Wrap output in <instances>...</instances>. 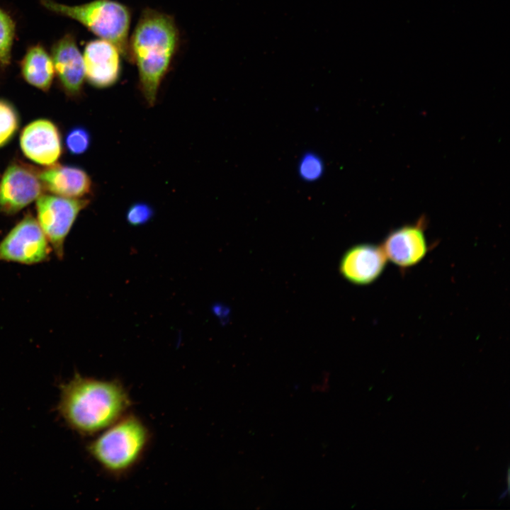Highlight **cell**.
<instances>
[{
	"label": "cell",
	"mask_w": 510,
	"mask_h": 510,
	"mask_svg": "<svg viewBox=\"0 0 510 510\" xmlns=\"http://www.w3.org/2000/svg\"><path fill=\"white\" fill-rule=\"evenodd\" d=\"M132 400L117 379L102 380L76 373L60 385L57 411L82 436L98 434L128 413Z\"/></svg>",
	"instance_id": "cell-1"
},
{
	"label": "cell",
	"mask_w": 510,
	"mask_h": 510,
	"mask_svg": "<svg viewBox=\"0 0 510 510\" xmlns=\"http://www.w3.org/2000/svg\"><path fill=\"white\" fill-rule=\"evenodd\" d=\"M174 18L151 8L142 10L129 40L132 63H135L139 87L149 107L155 105L162 81L179 46Z\"/></svg>",
	"instance_id": "cell-2"
},
{
	"label": "cell",
	"mask_w": 510,
	"mask_h": 510,
	"mask_svg": "<svg viewBox=\"0 0 510 510\" xmlns=\"http://www.w3.org/2000/svg\"><path fill=\"white\" fill-rule=\"evenodd\" d=\"M151 439L143 421L127 413L90 441L86 450L106 474L120 478L140 463Z\"/></svg>",
	"instance_id": "cell-3"
},
{
	"label": "cell",
	"mask_w": 510,
	"mask_h": 510,
	"mask_svg": "<svg viewBox=\"0 0 510 510\" xmlns=\"http://www.w3.org/2000/svg\"><path fill=\"white\" fill-rule=\"evenodd\" d=\"M47 10L75 20L101 39L113 44L121 56L132 63L129 46L131 11L114 0H94L80 5L69 6L52 0H42Z\"/></svg>",
	"instance_id": "cell-4"
},
{
	"label": "cell",
	"mask_w": 510,
	"mask_h": 510,
	"mask_svg": "<svg viewBox=\"0 0 510 510\" xmlns=\"http://www.w3.org/2000/svg\"><path fill=\"white\" fill-rule=\"evenodd\" d=\"M87 198L41 195L36 200L37 221L56 256L64 255V242L79 213L88 207Z\"/></svg>",
	"instance_id": "cell-5"
},
{
	"label": "cell",
	"mask_w": 510,
	"mask_h": 510,
	"mask_svg": "<svg viewBox=\"0 0 510 510\" xmlns=\"http://www.w3.org/2000/svg\"><path fill=\"white\" fill-rule=\"evenodd\" d=\"M52 251L36 218L27 214L0 242V261L40 264L50 259Z\"/></svg>",
	"instance_id": "cell-6"
},
{
	"label": "cell",
	"mask_w": 510,
	"mask_h": 510,
	"mask_svg": "<svg viewBox=\"0 0 510 510\" xmlns=\"http://www.w3.org/2000/svg\"><path fill=\"white\" fill-rule=\"evenodd\" d=\"M39 173L31 167L13 163L0 183V212L13 215L37 200L43 191Z\"/></svg>",
	"instance_id": "cell-7"
},
{
	"label": "cell",
	"mask_w": 510,
	"mask_h": 510,
	"mask_svg": "<svg viewBox=\"0 0 510 510\" xmlns=\"http://www.w3.org/2000/svg\"><path fill=\"white\" fill-rule=\"evenodd\" d=\"M426 222L421 217L415 223L393 230L385 237L381 246L387 260L402 271L416 266L426 256L429 246Z\"/></svg>",
	"instance_id": "cell-8"
},
{
	"label": "cell",
	"mask_w": 510,
	"mask_h": 510,
	"mask_svg": "<svg viewBox=\"0 0 510 510\" xmlns=\"http://www.w3.org/2000/svg\"><path fill=\"white\" fill-rule=\"evenodd\" d=\"M388 260L381 245L363 243L352 246L343 254L339 264L341 275L356 285H368L383 273Z\"/></svg>",
	"instance_id": "cell-9"
},
{
	"label": "cell",
	"mask_w": 510,
	"mask_h": 510,
	"mask_svg": "<svg viewBox=\"0 0 510 510\" xmlns=\"http://www.w3.org/2000/svg\"><path fill=\"white\" fill-rule=\"evenodd\" d=\"M20 147L23 154L32 162L42 166L54 165L62 149L59 129L49 120H35L22 130Z\"/></svg>",
	"instance_id": "cell-10"
},
{
	"label": "cell",
	"mask_w": 510,
	"mask_h": 510,
	"mask_svg": "<svg viewBox=\"0 0 510 510\" xmlns=\"http://www.w3.org/2000/svg\"><path fill=\"white\" fill-rule=\"evenodd\" d=\"M120 55L118 49L107 40L100 38L89 41L83 55L88 82L98 89L115 84L121 74Z\"/></svg>",
	"instance_id": "cell-11"
},
{
	"label": "cell",
	"mask_w": 510,
	"mask_h": 510,
	"mask_svg": "<svg viewBox=\"0 0 510 510\" xmlns=\"http://www.w3.org/2000/svg\"><path fill=\"white\" fill-rule=\"evenodd\" d=\"M55 73L64 89L71 96L81 94L85 79L83 55L73 35L66 34L52 47Z\"/></svg>",
	"instance_id": "cell-12"
},
{
	"label": "cell",
	"mask_w": 510,
	"mask_h": 510,
	"mask_svg": "<svg viewBox=\"0 0 510 510\" xmlns=\"http://www.w3.org/2000/svg\"><path fill=\"white\" fill-rule=\"evenodd\" d=\"M39 177L44 189L62 197L82 198L92 190L90 176L76 166L55 164L40 171Z\"/></svg>",
	"instance_id": "cell-13"
},
{
	"label": "cell",
	"mask_w": 510,
	"mask_h": 510,
	"mask_svg": "<svg viewBox=\"0 0 510 510\" xmlns=\"http://www.w3.org/2000/svg\"><path fill=\"white\" fill-rule=\"evenodd\" d=\"M23 79L30 85L47 91L50 88L55 71L52 57L41 45L30 47L21 62Z\"/></svg>",
	"instance_id": "cell-14"
},
{
	"label": "cell",
	"mask_w": 510,
	"mask_h": 510,
	"mask_svg": "<svg viewBox=\"0 0 510 510\" xmlns=\"http://www.w3.org/2000/svg\"><path fill=\"white\" fill-rule=\"evenodd\" d=\"M19 126V117L15 107L0 99V147L6 145L15 135Z\"/></svg>",
	"instance_id": "cell-15"
},
{
	"label": "cell",
	"mask_w": 510,
	"mask_h": 510,
	"mask_svg": "<svg viewBox=\"0 0 510 510\" xmlns=\"http://www.w3.org/2000/svg\"><path fill=\"white\" fill-rule=\"evenodd\" d=\"M298 171L300 178L304 181H317L324 174V164L317 154L306 152L299 160Z\"/></svg>",
	"instance_id": "cell-16"
},
{
	"label": "cell",
	"mask_w": 510,
	"mask_h": 510,
	"mask_svg": "<svg viewBox=\"0 0 510 510\" xmlns=\"http://www.w3.org/2000/svg\"><path fill=\"white\" fill-rule=\"evenodd\" d=\"M15 26L10 16L0 8V64L10 62Z\"/></svg>",
	"instance_id": "cell-17"
},
{
	"label": "cell",
	"mask_w": 510,
	"mask_h": 510,
	"mask_svg": "<svg viewBox=\"0 0 510 510\" xmlns=\"http://www.w3.org/2000/svg\"><path fill=\"white\" fill-rule=\"evenodd\" d=\"M90 144V133L83 127H74L66 135V147L72 154L79 155L85 153L89 148Z\"/></svg>",
	"instance_id": "cell-18"
},
{
	"label": "cell",
	"mask_w": 510,
	"mask_h": 510,
	"mask_svg": "<svg viewBox=\"0 0 510 510\" xmlns=\"http://www.w3.org/2000/svg\"><path fill=\"white\" fill-rule=\"evenodd\" d=\"M154 215V210L149 204L135 203L130 206L126 212V220L132 226L147 223Z\"/></svg>",
	"instance_id": "cell-19"
}]
</instances>
